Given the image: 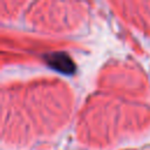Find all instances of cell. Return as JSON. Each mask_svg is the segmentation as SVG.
<instances>
[{"label": "cell", "instance_id": "obj_1", "mask_svg": "<svg viewBox=\"0 0 150 150\" xmlns=\"http://www.w3.org/2000/svg\"><path fill=\"white\" fill-rule=\"evenodd\" d=\"M45 60L47 64L64 75H71L75 71V63L73 62L71 57L64 52H53L45 55Z\"/></svg>", "mask_w": 150, "mask_h": 150}]
</instances>
